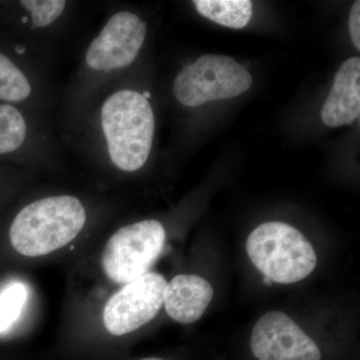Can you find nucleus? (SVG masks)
I'll return each instance as SVG.
<instances>
[{"label": "nucleus", "instance_id": "9d476101", "mask_svg": "<svg viewBox=\"0 0 360 360\" xmlns=\"http://www.w3.org/2000/svg\"><path fill=\"white\" fill-rule=\"evenodd\" d=\"M360 115V58L347 59L336 72L321 110L324 124L336 129L352 124Z\"/></svg>", "mask_w": 360, "mask_h": 360}, {"label": "nucleus", "instance_id": "dca6fc26", "mask_svg": "<svg viewBox=\"0 0 360 360\" xmlns=\"http://www.w3.org/2000/svg\"><path fill=\"white\" fill-rule=\"evenodd\" d=\"M349 32L357 51L360 49V2L355 1L350 11Z\"/></svg>", "mask_w": 360, "mask_h": 360}, {"label": "nucleus", "instance_id": "7ed1b4c3", "mask_svg": "<svg viewBox=\"0 0 360 360\" xmlns=\"http://www.w3.org/2000/svg\"><path fill=\"white\" fill-rule=\"evenodd\" d=\"M167 240V229L156 219L124 224L111 232L91 262L105 295L150 272Z\"/></svg>", "mask_w": 360, "mask_h": 360}, {"label": "nucleus", "instance_id": "2eb2a0df", "mask_svg": "<svg viewBox=\"0 0 360 360\" xmlns=\"http://www.w3.org/2000/svg\"><path fill=\"white\" fill-rule=\"evenodd\" d=\"M20 4L34 27L51 25L63 15L68 6V2L60 0H26Z\"/></svg>", "mask_w": 360, "mask_h": 360}, {"label": "nucleus", "instance_id": "4468645a", "mask_svg": "<svg viewBox=\"0 0 360 360\" xmlns=\"http://www.w3.org/2000/svg\"><path fill=\"white\" fill-rule=\"evenodd\" d=\"M30 297L27 285L11 281L0 290V335L15 328L25 312Z\"/></svg>", "mask_w": 360, "mask_h": 360}, {"label": "nucleus", "instance_id": "1a4fd4ad", "mask_svg": "<svg viewBox=\"0 0 360 360\" xmlns=\"http://www.w3.org/2000/svg\"><path fill=\"white\" fill-rule=\"evenodd\" d=\"M213 297L212 284L193 274H179L165 286L163 307L172 321L191 324L200 321Z\"/></svg>", "mask_w": 360, "mask_h": 360}, {"label": "nucleus", "instance_id": "ddd939ff", "mask_svg": "<svg viewBox=\"0 0 360 360\" xmlns=\"http://www.w3.org/2000/svg\"><path fill=\"white\" fill-rule=\"evenodd\" d=\"M27 134V122L22 112L13 104H0V155L18 150Z\"/></svg>", "mask_w": 360, "mask_h": 360}, {"label": "nucleus", "instance_id": "f257e3e1", "mask_svg": "<svg viewBox=\"0 0 360 360\" xmlns=\"http://www.w3.org/2000/svg\"><path fill=\"white\" fill-rule=\"evenodd\" d=\"M92 221L91 207L77 194L39 196L14 214L7 229V246L22 264L51 262L79 248Z\"/></svg>", "mask_w": 360, "mask_h": 360}, {"label": "nucleus", "instance_id": "39448f33", "mask_svg": "<svg viewBox=\"0 0 360 360\" xmlns=\"http://www.w3.org/2000/svg\"><path fill=\"white\" fill-rule=\"evenodd\" d=\"M167 284L162 274L150 271L106 293L94 314L96 328L113 338L139 330L162 309Z\"/></svg>", "mask_w": 360, "mask_h": 360}, {"label": "nucleus", "instance_id": "6e6552de", "mask_svg": "<svg viewBox=\"0 0 360 360\" xmlns=\"http://www.w3.org/2000/svg\"><path fill=\"white\" fill-rule=\"evenodd\" d=\"M250 347L258 360H321L316 343L281 311H269L258 319Z\"/></svg>", "mask_w": 360, "mask_h": 360}, {"label": "nucleus", "instance_id": "20e7f679", "mask_svg": "<svg viewBox=\"0 0 360 360\" xmlns=\"http://www.w3.org/2000/svg\"><path fill=\"white\" fill-rule=\"evenodd\" d=\"M246 251L251 262L272 283H298L311 274L317 264L311 243L283 222H265L248 236Z\"/></svg>", "mask_w": 360, "mask_h": 360}, {"label": "nucleus", "instance_id": "a211bd4d", "mask_svg": "<svg viewBox=\"0 0 360 360\" xmlns=\"http://www.w3.org/2000/svg\"><path fill=\"white\" fill-rule=\"evenodd\" d=\"M264 283H266L267 285H271L272 284V281L267 278V277H264Z\"/></svg>", "mask_w": 360, "mask_h": 360}, {"label": "nucleus", "instance_id": "f3484780", "mask_svg": "<svg viewBox=\"0 0 360 360\" xmlns=\"http://www.w3.org/2000/svg\"><path fill=\"white\" fill-rule=\"evenodd\" d=\"M139 360H167L162 359H158V357H146V359H142Z\"/></svg>", "mask_w": 360, "mask_h": 360}, {"label": "nucleus", "instance_id": "f03ea898", "mask_svg": "<svg viewBox=\"0 0 360 360\" xmlns=\"http://www.w3.org/2000/svg\"><path fill=\"white\" fill-rule=\"evenodd\" d=\"M148 92L120 89L101 104V134L108 160L120 172L130 174L144 167L150 155L155 118Z\"/></svg>", "mask_w": 360, "mask_h": 360}, {"label": "nucleus", "instance_id": "423d86ee", "mask_svg": "<svg viewBox=\"0 0 360 360\" xmlns=\"http://www.w3.org/2000/svg\"><path fill=\"white\" fill-rule=\"evenodd\" d=\"M251 84L252 77L238 61L229 56L206 54L180 71L172 91L180 104L195 108L240 96Z\"/></svg>", "mask_w": 360, "mask_h": 360}, {"label": "nucleus", "instance_id": "9b49d317", "mask_svg": "<svg viewBox=\"0 0 360 360\" xmlns=\"http://www.w3.org/2000/svg\"><path fill=\"white\" fill-rule=\"evenodd\" d=\"M193 4L201 15L226 27L240 30L252 18L250 0H196Z\"/></svg>", "mask_w": 360, "mask_h": 360}, {"label": "nucleus", "instance_id": "0eeeda50", "mask_svg": "<svg viewBox=\"0 0 360 360\" xmlns=\"http://www.w3.org/2000/svg\"><path fill=\"white\" fill-rule=\"evenodd\" d=\"M148 26L137 14L113 13L85 52V65L96 72L108 73L131 65L146 37Z\"/></svg>", "mask_w": 360, "mask_h": 360}, {"label": "nucleus", "instance_id": "f8f14e48", "mask_svg": "<svg viewBox=\"0 0 360 360\" xmlns=\"http://www.w3.org/2000/svg\"><path fill=\"white\" fill-rule=\"evenodd\" d=\"M33 94V85L25 71L0 52V101L18 103L27 101Z\"/></svg>", "mask_w": 360, "mask_h": 360}]
</instances>
